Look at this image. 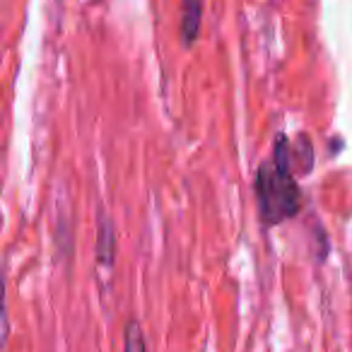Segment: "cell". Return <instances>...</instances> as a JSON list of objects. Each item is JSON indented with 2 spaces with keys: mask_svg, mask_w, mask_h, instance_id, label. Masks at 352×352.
<instances>
[{
  "mask_svg": "<svg viewBox=\"0 0 352 352\" xmlns=\"http://www.w3.org/2000/svg\"><path fill=\"white\" fill-rule=\"evenodd\" d=\"M256 198L268 225L289 220L302 208V193L294 182V155L285 138L275 145L273 160L265 162L256 176Z\"/></svg>",
  "mask_w": 352,
  "mask_h": 352,
  "instance_id": "6da1fadb",
  "label": "cell"
},
{
  "mask_svg": "<svg viewBox=\"0 0 352 352\" xmlns=\"http://www.w3.org/2000/svg\"><path fill=\"white\" fill-rule=\"evenodd\" d=\"M182 36L184 44L191 46L201 30V17H203V0H184L182 3Z\"/></svg>",
  "mask_w": 352,
  "mask_h": 352,
  "instance_id": "7a4b0ae2",
  "label": "cell"
},
{
  "mask_svg": "<svg viewBox=\"0 0 352 352\" xmlns=\"http://www.w3.org/2000/svg\"><path fill=\"white\" fill-rule=\"evenodd\" d=\"M113 246H116V241H113V227L109 220H102V225H99V232H97V258L102 261L104 265H111L113 261Z\"/></svg>",
  "mask_w": 352,
  "mask_h": 352,
  "instance_id": "3957f363",
  "label": "cell"
},
{
  "mask_svg": "<svg viewBox=\"0 0 352 352\" xmlns=\"http://www.w3.org/2000/svg\"><path fill=\"white\" fill-rule=\"evenodd\" d=\"M123 352H147L145 347V338H142V331L138 326V321H131L126 328V350Z\"/></svg>",
  "mask_w": 352,
  "mask_h": 352,
  "instance_id": "277c9868",
  "label": "cell"
}]
</instances>
